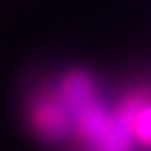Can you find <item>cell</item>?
Segmentation results:
<instances>
[{
    "label": "cell",
    "mask_w": 151,
    "mask_h": 151,
    "mask_svg": "<svg viewBox=\"0 0 151 151\" xmlns=\"http://www.w3.org/2000/svg\"><path fill=\"white\" fill-rule=\"evenodd\" d=\"M139 151H151V90L134 88L116 103Z\"/></svg>",
    "instance_id": "1"
}]
</instances>
